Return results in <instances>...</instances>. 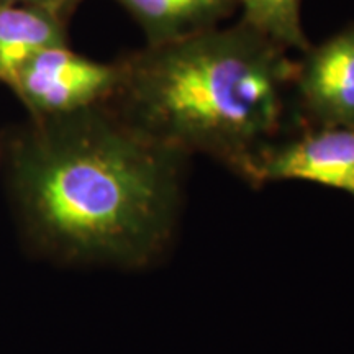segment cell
<instances>
[{
	"instance_id": "1",
	"label": "cell",
	"mask_w": 354,
	"mask_h": 354,
	"mask_svg": "<svg viewBox=\"0 0 354 354\" xmlns=\"http://www.w3.org/2000/svg\"><path fill=\"white\" fill-rule=\"evenodd\" d=\"M15 183L32 227L82 258L136 263L174 227L187 154L151 138L109 102L37 118Z\"/></svg>"
},
{
	"instance_id": "5",
	"label": "cell",
	"mask_w": 354,
	"mask_h": 354,
	"mask_svg": "<svg viewBox=\"0 0 354 354\" xmlns=\"http://www.w3.org/2000/svg\"><path fill=\"white\" fill-rule=\"evenodd\" d=\"M251 183L305 180L354 196V127H307L274 143L246 172Z\"/></svg>"
},
{
	"instance_id": "6",
	"label": "cell",
	"mask_w": 354,
	"mask_h": 354,
	"mask_svg": "<svg viewBox=\"0 0 354 354\" xmlns=\"http://www.w3.org/2000/svg\"><path fill=\"white\" fill-rule=\"evenodd\" d=\"M141 26L148 44H165L216 28L240 0H117Z\"/></svg>"
},
{
	"instance_id": "9",
	"label": "cell",
	"mask_w": 354,
	"mask_h": 354,
	"mask_svg": "<svg viewBox=\"0 0 354 354\" xmlns=\"http://www.w3.org/2000/svg\"><path fill=\"white\" fill-rule=\"evenodd\" d=\"M84 0H0V3H12V6H25L50 12L59 19L68 20V17L76 10Z\"/></svg>"
},
{
	"instance_id": "8",
	"label": "cell",
	"mask_w": 354,
	"mask_h": 354,
	"mask_svg": "<svg viewBox=\"0 0 354 354\" xmlns=\"http://www.w3.org/2000/svg\"><path fill=\"white\" fill-rule=\"evenodd\" d=\"M241 21L284 46L307 51L312 44L302 28V0H240Z\"/></svg>"
},
{
	"instance_id": "7",
	"label": "cell",
	"mask_w": 354,
	"mask_h": 354,
	"mask_svg": "<svg viewBox=\"0 0 354 354\" xmlns=\"http://www.w3.org/2000/svg\"><path fill=\"white\" fill-rule=\"evenodd\" d=\"M64 25L66 20L39 8L0 3V81L12 86L38 53L68 46Z\"/></svg>"
},
{
	"instance_id": "4",
	"label": "cell",
	"mask_w": 354,
	"mask_h": 354,
	"mask_svg": "<svg viewBox=\"0 0 354 354\" xmlns=\"http://www.w3.org/2000/svg\"><path fill=\"white\" fill-rule=\"evenodd\" d=\"M292 102L304 127H354V26L304 51Z\"/></svg>"
},
{
	"instance_id": "3",
	"label": "cell",
	"mask_w": 354,
	"mask_h": 354,
	"mask_svg": "<svg viewBox=\"0 0 354 354\" xmlns=\"http://www.w3.org/2000/svg\"><path fill=\"white\" fill-rule=\"evenodd\" d=\"M120 81V63H99L56 46L33 56L10 87L35 118H48L105 104Z\"/></svg>"
},
{
	"instance_id": "2",
	"label": "cell",
	"mask_w": 354,
	"mask_h": 354,
	"mask_svg": "<svg viewBox=\"0 0 354 354\" xmlns=\"http://www.w3.org/2000/svg\"><path fill=\"white\" fill-rule=\"evenodd\" d=\"M245 21L120 61L109 104L146 135L184 154L202 151L246 176L276 143L292 109L297 61Z\"/></svg>"
}]
</instances>
